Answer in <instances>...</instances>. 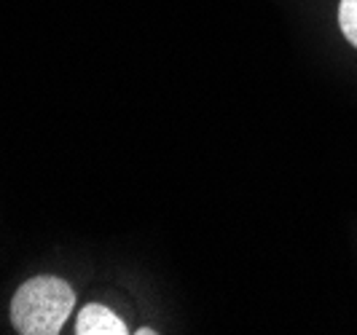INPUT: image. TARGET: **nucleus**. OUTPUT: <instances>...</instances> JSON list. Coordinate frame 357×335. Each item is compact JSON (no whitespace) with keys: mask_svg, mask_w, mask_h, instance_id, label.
Returning <instances> with one entry per match:
<instances>
[{"mask_svg":"<svg viewBox=\"0 0 357 335\" xmlns=\"http://www.w3.org/2000/svg\"><path fill=\"white\" fill-rule=\"evenodd\" d=\"M75 306V293L59 276H36L11 300V325L22 335H56Z\"/></svg>","mask_w":357,"mask_h":335,"instance_id":"nucleus-1","label":"nucleus"},{"mask_svg":"<svg viewBox=\"0 0 357 335\" xmlns=\"http://www.w3.org/2000/svg\"><path fill=\"white\" fill-rule=\"evenodd\" d=\"M75 333L78 335H126V325L116 317L110 309L100 303H89L86 309H81L78 322H75Z\"/></svg>","mask_w":357,"mask_h":335,"instance_id":"nucleus-2","label":"nucleus"},{"mask_svg":"<svg viewBox=\"0 0 357 335\" xmlns=\"http://www.w3.org/2000/svg\"><path fill=\"white\" fill-rule=\"evenodd\" d=\"M339 24L344 30V38L357 46V0H341L339 6Z\"/></svg>","mask_w":357,"mask_h":335,"instance_id":"nucleus-3","label":"nucleus"}]
</instances>
